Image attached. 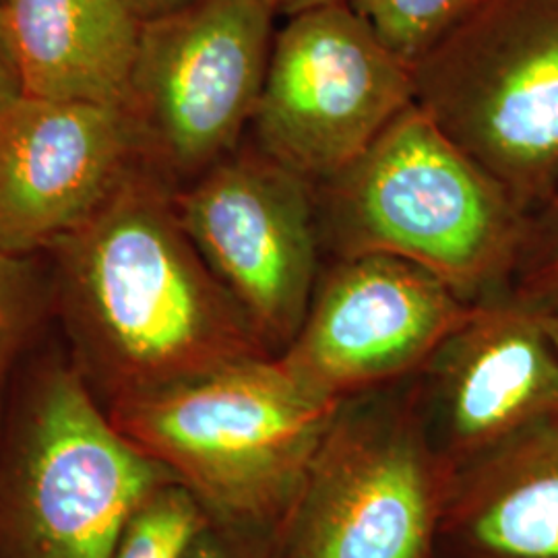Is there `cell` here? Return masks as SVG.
<instances>
[{
  "mask_svg": "<svg viewBox=\"0 0 558 558\" xmlns=\"http://www.w3.org/2000/svg\"><path fill=\"white\" fill-rule=\"evenodd\" d=\"M274 13L278 15V20H286L292 17L302 11L315 9V7H323V4H331V2H341V0H265Z\"/></svg>",
  "mask_w": 558,
  "mask_h": 558,
  "instance_id": "obj_22",
  "label": "cell"
},
{
  "mask_svg": "<svg viewBox=\"0 0 558 558\" xmlns=\"http://www.w3.org/2000/svg\"><path fill=\"white\" fill-rule=\"evenodd\" d=\"M509 290L542 311L558 304V191L527 216Z\"/></svg>",
  "mask_w": 558,
  "mask_h": 558,
  "instance_id": "obj_18",
  "label": "cell"
},
{
  "mask_svg": "<svg viewBox=\"0 0 558 558\" xmlns=\"http://www.w3.org/2000/svg\"><path fill=\"white\" fill-rule=\"evenodd\" d=\"M453 470L414 375L341 399L271 534V558H437Z\"/></svg>",
  "mask_w": 558,
  "mask_h": 558,
  "instance_id": "obj_5",
  "label": "cell"
},
{
  "mask_svg": "<svg viewBox=\"0 0 558 558\" xmlns=\"http://www.w3.org/2000/svg\"><path fill=\"white\" fill-rule=\"evenodd\" d=\"M207 518L182 484H163L131 515L112 558H180Z\"/></svg>",
  "mask_w": 558,
  "mask_h": 558,
  "instance_id": "obj_17",
  "label": "cell"
},
{
  "mask_svg": "<svg viewBox=\"0 0 558 558\" xmlns=\"http://www.w3.org/2000/svg\"><path fill=\"white\" fill-rule=\"evenodd\" d=\"M414 383L428 437L453 472L558 416V354L544 313L509 288L474 302Z\"/></svg>",
  "mask_w": 558,
  "mask_h": 558,
  "instance_id": "obj_11",
  "label": "cell"
},
{
  "mask_svg": "<svg viewBox=\"0 0 558 558\" xmlns=\"http://www.w3.org/2000/svg\"><path fill=\"white\" fill-rule=\"evenodd\" d=\"M46 257L59 339L106 412L271 356L186 234L174 193L141 163Z\"/></svg>",
  "mask_w": 558,
  "mask_h": 558,
  "instance_id": "obj_1",
  "label": "cell"
},
{
  "mask_svg": "<svg viewBox=\"0 0 558 558\" xmlns=\"http://www.w3.org/2000/svg\"><path fill=\"white\" fill-rule=\"evenodd\" d=\"M542 313H544V325H546L548 338L553 341V345H555L558 354V304H555L548 311H542Z\"/></svg>",
  "mask_w": 558,
  "mask_h": 558,
  "instance_id": "obj_23",
  "label": "cell"
},
{
  "mask_svg": "<svg viewBox=\"0 0 558 558\" xmlns=\"http://www.w3.org/2000/svg\"><path fill=\"white\" fill-rule=\"evenodd\" d=\"M339 403L306 387L278 356H257L108 414L209 518L274 532Z\"/></svg>",
  "mask_w": 558,
  "mask_h": 558,
  "instance_id": "obj_4",
  "label": "cell"
},
{
  "mask_svg": "<svg viewBox=\"0 0 558 558\" xmlns=\"http://www.w3.org/2000/svg\"><path fill=\"white\" fill-rule=\"evenodd\" d=\"M170 482L120 433L62 341L44 339L0 424V558H112L141 502Z\"/></svg>",
  "mask_w": 558,
  "mask_h": 558,
  "instance_id": "obj_3",
  "label": "cell"
},
{
  "mask_svg": "<svg viewBox=\"0 0 558 558\" xmlns=\"http://www.w3.org/2000/svg\"><path fill=\"white\" fill-rule=\"evenodd\" d=\"M437 558H558V416L453 472Z\"/></svg>",
  "mask_w": 558,
  "mask_h": 558,
  "instance_id": "obj_13",
  "label": "cell"
},
{
  "mask_svg": "<svg viewBox=\"0 0 558 558\" xmlns=\"http://www.w3.org/2000/svg\"><path fill=\"white\" fill-rule=\"evenodd\" d=\"M271 530L207 518L180 558H271Z\"/></svg>",
  "mask_w": 558,
  "mask_h": 558,
  "instance_id": "obj_19",
  "label": "cell"
},
{
  "mask_svg": "<svg viewBox=\"0 0 558 558\" xmlns=\"http://www.w3.org/2000/svg\"><path fill=\"white\" fill-rule=\"evenodd\" d=\"M124 2L141 21H149L174 13L182 7L191 4L193 0H124Z\"/></svg>",
  "mask_w": 558,
  "mask_h": 558,
  "instance_id": "obj_21",
  "label": "cell"
},
{
  "mask_svg": "<svg viewBox=\"0 0 558 558\" xmlns=\"http://www.w3.org/2000/svg\"><path fill=\"white\" fill-rule=\"evenodd\" d=\"M137 163L119 106L21 94L0 112V253L46 255Z\"/></svg>",
  "mask_w": 558,
  "mask_h": 558,
  "instance_id": "obj_12",
  "label": "cell"
},
{
  "mask_svg": "<svg viewBox=\"0 0 558 558\" xmlns=\"http://www.w3.org/2000/svg\"><path fill=\"white\" fill-rule=\"evenodd\" d=\"M412 104V66L341 0L281 20L248 140L319 184Z\"/></svg>",
  "mask_w": 558,
  "mask_h": 558,
  "instance_id": "obj_8",
  "label": "cell"
},
{
  "mask_svg": "<svg viewBox=\"0 0 558 558\" xmlns=\"http://www.w3.org/2000/svg\"><path fill=\"white\" fill-rule=\"evenodd\" d=\"M278 21L265 0H193L141 21L122 110L141 166L172 193L248 137Z\"/></svg>",
  "mask_w": 558,
  "mask_h": 558,
  "instance_id": "obj_7",
  "label": "cell"
},
{
  "mask_svg": "<svg viewBox=\"0 0 558 558\" xmlns=\"http://www.w3.org/2000/svg\"><path fill=\"white\" fill-rule=\"evenodd\" d=\"M21 94L124 108L141 20L124 0H2Z\"/></svg>",
  "mask_w": 558,
  "mask_h": 558,
  "instance_id": "obj_14",
  "label": "cell"
},
{
  "mask_svg": "<svg viewBox=\"0 0 558 558\" xmlns=\"http://www.w3.org/2000/svg\"><path fill=\"white\" fill-rule=\"evenodd\" d=\"M313 191L323 260L401 257L472 304L511 283L527 214L416 104Z\"/></svg>",
  "mask_w": 558,
  "mask_h": 558,
  "instance_id": "obj_2",
  "label": "cell"
},
{
  "mask_svg": "<svg viewBox=\"0 0 558 558\" xmlns=\"http://www.w3.org/2000/svg\"><path fill=\"white\" fill-rule=\"evenodd\" d=\"M201 257L279 356L299 333L323 255L313 182L253 141L174 193Z\"/></svg>",
  "mask_w": 558,
  "mask_h": 558,
  "instance_id": "obj_9",
  "label": "cell"
},
{
  "mask_svg": "<svg viewBox=\"0 0 558 558\" xmlns=\"http://www.w3.org/2000/svg\"><path fill=\"white\" fill-rule=\"evenodd\" d=\"M472 302L412 260L364 253L323 260L286 368L323 398L360 393L412 377Z\"/></svg>",
  "mask_w": 558,
  "mask_h": 558,
  "instance_id": "obj_10",
  "label": "cell"
},
{
  "mask_svg": "<svg viewBox=\"0 0 558 558\" xmlns=\"http://www.w3.org/2000/svg\"><path fill=\"white\" fill-rule=\"evenodd\" d=\"M383 44L414 66L486 0H348Z\"/></svg>",
  "mask_w": 558,
  "mask_h": 558,
  "instance_id": "obj_16",
  "label": "cell"
},
{
  "mask_svg": "<svg viewBox=\"0 0 558 558\" xmlns=\"http://www.w3.org/2000/svg\"><path fill=\"white\" fill-rule=\"evenodd\" d=\"M21 96L20 75L15 69V60L11 54L9 38L2 21V0H0V112L11 106Z\"/></svg>",
  "mask_w": 558,
  "mask_h": 558,
  "instance_id": "obj_20",
  "label": "cell"
},
{
  "mask_svg": "<svg viewBox=\"0 0 558 558\" xmlns=\"http://www.w3.org/2000/svg\"><path fill=\"white\" fill-rule=\"evenodd\" d=\"M52 327L48 257L0 253V424L21 368Z\"/></svg>",
  "mask_w": 558,
  "mask_h": 558,
  "instance_id": "obj_15",
  "label": "cell"
},
{
  "mask_svg": "<svg viewBox=\"0 0 558 558\" xmlns=\"http://www.w3.org/2000/svg\"><path fill=\"white\" fill-rule=\"evenodd\" d=\"M414 104L532 216L558 191V0H486L412 66Z\"/></svg>",
  "mask_w": 558,
  "mask_h": 558,
  "instance_id": "obj_6",
  "label": "cell"
}]
</instances>
